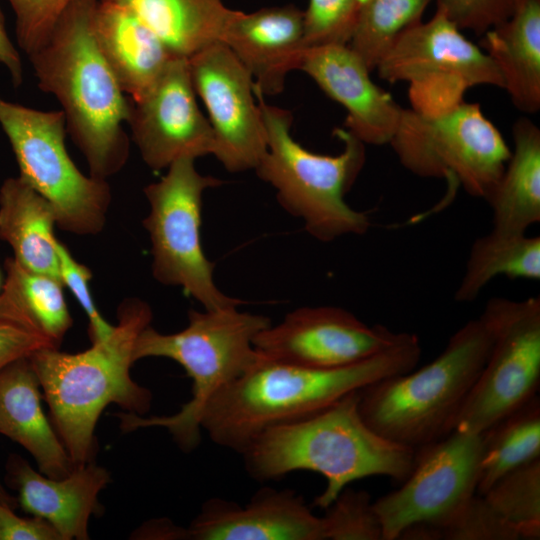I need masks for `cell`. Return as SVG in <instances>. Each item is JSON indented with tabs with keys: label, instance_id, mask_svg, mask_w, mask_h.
Segmentation results:
<instances>
[{
	"label": "cell",
	"instance_id": "484cf974",
	"mask_svg": "<svg viewBox=\"0 0 540 540\" xmlns=\"http://www.w3.org/2000/svg\"><path fill=\"white\" fill-rule=\"evenodd\" d=\"M512 133L514 150L485 201L492 210V229L526 233L540 222V129L520 118Z\"/></svg>",
	"mask_w": 540,
	"mask_h": 540
},
{
	"label": "cell",
	"instance_id": "d4e9b609",
	"mask_svg": "<svg viewBox=\"0 0 540 540\" xmlns=\"http://www.w3.org/2000/svg\"><path fill=\"white\" fill-rule=\"evenodd\" d=\"M116 4L149 28L176 57L189 58L222 41L237 10L223 0H104Z\"/></svg>",
	"mask_w": 540,
	"mask_h": 540
},
{
	"label": "cell",
	"instance_id": "cb8c5ba5",
	"mask_svg": "<svg viewBox=\"0 0 540 540\" xmlns=\"http://www.w3.org/2000/svg\"><path fill=\"white\" fill-rule=\"evenodd\" d=\"M56 225V214L50 202L20 176L3 181L0 239L11 247L13 259L21 266L60 280Z\"/></svg>",
	"mask_w": 540,
	"mask_h": 540
},
{
	"label": "cell",
	"instance_id": "836d02e7",
	"mask_svg": "<svg viewBox=\"0 0 540 540\" xmlns=\"http://www.w3.org/2000/svg\"><path fill=\"white\" fill-rule=\"evenodd\" d=\"M445 540H518L520 536L488 503L475 494L465 501L441 526Z\"/></svg>",
	"mask_w": 540,
	"mask_h": 540
},
{
	"label": "cell",
	"instance_id": "7bdbcfd3",
	"mask_svg": "<svg viewBox=\"0 0 540 540\" xmlns=\"http://www.w3.org/2000/svg\"><path fill=\"white\" fill-rule=\"evenodd\" d=\"M1 286H2V281H1V274H0V289H1Z\"/></svg>",
	"mask_w": 540,
	"mask_h": 540
},
{
	"label": "cell",
	"instance_id": "b9f144b4",
	"mask_svg": "<svg viewBox=\"0 0 540 540\" xmlns=\"http://www.w3.org/2000/svg\"><path fill=\"white\" fill-rule=\"evenodd\" d=\"M0 503L15 509L18 506L16 497L11 496L8 491L4 488L0 480Z\"/></svg>",
	"mask_w": 540,
	"mask_h": 540
},
{
	"label": "cell",
	"instance_id": "7c38bea8",
	"mask_svg": "<svg viewBox=\"0 0 540 540\" xmlns=\"http://www.w3.org/2000/svg\"><path fill=\"white\" fill-rule=\"evenodd\" d=\"M482 314L493 341L453 431L481 434L537 396L540 384V297H494Z\"/></svg>",
	"mask_w": 540,
	"mask_h": 540
},
{
	"label": "cell",
	"instance_id": "44dd1931",
	"mask_svg": "<svg viewBox=\"0 0 540 540\" xmlns=\"http://www.w3.org/2000/svg\"><path fill=\"white\" fill-rule=\"evenodd\" d=\"M41 392L29 358L0 371V434L28 451L41 473L62 478L75 466L43 411Z\"/></svg>",
	"mask_w": 540,
	"mask_h": 540
},
{
	"label": "cell",
	"instance_id": "f546056e",
	"mask_svg": "<svg viewBox=\"0 0 540 540\" xmlns=\"http://www.w3.org/2000/svg\"><path fill=\"white\" fill-rule=\"evenodd\" d=\"M432 0H364L348 46L374 70L397 37L422 15Z\"/></svg>",
	"mask_w": 540,
	"mask_h": 540
},
{
	"label": "cell",
	"instance_id": "4fadbf2b",
	"mask_svg": "<svg viewBox=\"0 0 540 540\" xmlns=\"http://www.w3.org/2000/svg\"><path fill=\"white\" fill-rule=\"evenodd\" d=\"M482 434L452 431L415 449L409 475L399 489L373 502L383 540H396L407 526H440L477 489Z\"/></svg>",
	"mask_w": 540,
	"mask_h": 540
},
{
	"label": "cell",
	"instance_id": "4316f807",
	"mask_svg": "<svg viewBox=\"0 0 540 540\" xmlns=\"http://www.w3.org/2000/svg\"><path fill=\"white\" fill-rule=\"evenodd\" d=\"M0 322L44 337L59 348L73 323L62 282L7 259L0 289Z\"/></svg>",
	"mask_w": 540,
	"mask_h": 540
},
{
	"label": "cell",
	"instance_id": "9a60e30c",
	"mask_svg": "<svg viewBox=\"0 0 540 540\" xmlns=\"http://www.w3.org/2000/svg\"><path fill=\"white\" fill-rule=\"evenodd\" d=\"M188 64L213 130L212 155L232 173L255 169L266 153L267 133L250 73L222 41L193 54Z\"/></svg>",
	"mask_w": 540,
	"mask_h": 540
},
{
	"label": "cell",
	"instance_id": "f35d334b",
	"mask_svg": "<svg viewBox=\"0 0 540 540\" xmlns=\"http://www.w3.org/2000/svg\"><path fill=\"white\" fill-rule=\"evenodd\" d=\"M13 510L0 503V540H61L48 522L20 517Z\"/></svg>",
	"mask_w": 540,
	"mask_h": 540
},
{
	"label": "cell",
	"instance_id": "d590c367",
	"mask_svg": "<svg viewBox=\"0 0 540 540\" xmlns=\"http://www.w3.org/2000/svg\"><path fill=\"white\" fill-rule=\"evenodd\" d=\"M59 277L63 286L68 287L85 312L89 322V336L92 343L105 340L114 326L108 323L95 305L89 289L91 270L78 262L69 249L59 240L56 242Z\"/></svg>",
	"mask_w": 540,
	"mask_h": 540
},
{
	"label": "cell",
	"instance_id": "4dcf8cb0",
	"mask_svg": "<svg viewBox=\"0 0 540 540\" xmlns=\"http://www.w3.org/2000/svg\"><path fill=\"white\" fill-rule=\"evenodd\" d=\"M483 496L520 539L540 538V459L504 474Z\"/></svg>",
	"mask_w": 540,
	"mask_h": 540
},
{
	"label": "cell",
	"instance_id": "e0dca14e",
	"mask_svg": "<svg viewBox=\"0 0 540 540\" xmlns=\"http://www.w3.org/2000/svg\"><path fill=\"white\" fill-rule=\"evenodd\" d=\"M188 540H326L322 517L292 489H260L244 507L211 498L187 527Z\"/></svg>",
	"mask_w": 540,
	"mask_h": 540
},
{
	"label": "cell",
	"instance_id": "d6a6232c",
	"mask_svg": "<svg viewBox=\"0 0 540 540\" xmlns=\"http://www.w3.org/2000/svg\"><path fill=\"white\" fill-rule=\"evenodd\" d=\"M364 0H309L303 11L307 48L348 45Z\"/></svg>",
	"mask_w": 540,
	"mask_h": 540
},
{
	"label": "cell",
	"instance_id": "3957f363",
	"mask_svg": "<svg viewBox=\"0 0 540 540\" xmlns=\"http://www.w3.org/2000/svg\"><path fill=\"white\" fill-rule=\"evenodd\" d=\"M110 336L78 353L48 347L29 359L38 376L53 421L74 466L92 461L95 427L103 410L117 404L125 412L145 415L150 390L130 375L139 334L151 324L152 310L139 298L123 301Z\"/></svg>",
	"mask_w": 540,
	"mask_h": 540
},
{
	"label": "cell",
	"instance_id": "30bf717a",
	"mask_svg": "<svg viewBox=\"0 0 540 540\" xmlns=\"http://www.w3.org/2000/svg\"><path fill=\"white\" fill-rule=\"evenodd\" d=\"M389 144L413 174L446 178L484 200L499 181L511 154L481 106L464 101L435 116L403 108Z\"/></svg>",
	"mask_w": 540,
	"mask_h": 540
},
{
	"label": "cell",
	"instance_id": "d6986e66",
	"mask_svg": "<svg viewBox=\"0 0 540 540\" xmlns=\"http://www.w3.org/2000/svg\"><path fill=\"white\" fill-rule=\"evenodd\" d=\"M6 481L17 493L18 506L48 522L61 540H87L90 517L100 510L98 495L110 482V473L89 461L65 477L52 478L36 471L21 456L11 454Z\"/></svg>",
	"mask_w": 540,
	"mask_h": 540
},
{
	"label": "cell",
	"instance_id": "5b68a950",
	"mask_svg": "<svg viewBox=\"0 0 540 540\" xmlns=\"http://www.w3.org/2000/svg\"><path fill=\"white\" fill-rule=\"evenodd\" d=\"M271 319L238 310V307L203 311L190 309L187 326L164 334L151 325L138 336L134 362L146 357L169 358L180 364L192 379V397L173 415L148 416L117 413L123 432L161 427L168 430L184 452L201 441L204 408L222 388L247 372L260 358L254 337L271 325Z\"/></svg>",
	"mask_w": 540,
	"mask_h": 540
},
{
	"label": "cell",
	"instance_id": "83f0119b",
	"mask_svg": "<svg viewBox=\"0 0 540 540\" xmlns=\"http://www.w3.org/2000/svg\"><path fill=\"white\" fill-rule=\"evenodd\" d=\"M540 279V237L492 229L471 245L464 274L455 291L459 303L474 301L495 277Z\"/></svg>",
	"mask_w": 540,
	"mask_h": 540
},
{
	"label": "cell",
	"instance_id": "603a6c76",
	"mask_svg": "<svg viewBox=\"0 0 540 540\" xmlns=\"http://www.w3.org/2000/svg\"><path fill=\"white\" fill-rule=\"evenodd\" d=\"M512 103L525 113L540 109V0H521L513 15L482 35Z\"/></svg>",
	"mask_w": 540,
	"mask_h": 540
},
{
	"label": "cell",
	"instance_id": "e575fe53",
	"mask_svg": "<svg viewBox=\"0 0 540 540\" xmlns=\"http://www.w3.org/2000/svg\"><path fill=\"white\" fill-rule=\"evenodd\" d=\"M15 15L18 46L27 55L46 40L56 21L73 0H7Z\"/></svg>",
	"mask_w": 540,
	"mask_h": 540
},
{
	"label": "cell",
	"instance_id": "5bb4252c",
	"mask_svg": "<svg viewBox=\"0 0 540 540\" xmlns=\"http://www.w3.org/2000/svg\"><path fill=\"white\" fill-rule=\"evenodd\" d=\"M415 334L367 325L336 306L300 307L253 340L264 358L309 368H339L369 359L410 340Z\"/></svg>",
	"mask_w": 540,
	"mask_h": 540
},
{
	"label": "cell",
	"instance_id": "ba28073f",
	"mask_svg": "<svg viewBox=\"0 0 540 540\" xmlns=\"http://www.w3.org/2000/svg\"><path fill=\"white\" fill-rule=\"evenodd\" d=\"M222 183L198 172L194 159L182 158L160 180L144 188L150 209L143 226L151 242L153 277L163 285L181 287L208 310L245 303L218 288L215 263L201 244L203 193Z\"/></svg>",
	"mask_w": 540,
	"mask_h": 540
},
{
	"label": "cell",
	"instance_id": "8992f818",
	"mask_svg": "<svg viewBox=\"0 0 540 540\" xmlns=\"http://www.w3.org/2000/svg\"><path fill=\"white\" fill-rule=\"evenodd\" d=\"M492 341L490 323L481 313L460 327L429 364L361 389L360 415L381 436L413 449L445 437L453 431Z\"/></svg>",
	"mask_w": 540,
	"mask_h": 540
},
{
	"label": "cell",
	"instance_id": "ffe728a7",
	"mask_svg": "<svg viewBox=\"0 0 540 540\" xmlns=\"http://www.w3.org/2000/svg\"><path fill=\"white\" fill-rule=\"evenodd\" d=\"M222 42L250 73L255 90L263 96L277 95L286 76L299 69L307 49L303 11L292 4L251 13L237 10Z\"/></svg>",
	"mask_w": 540,
	"mask_h": 540
},
{
	"label": "cell",
	"instance_id": "ab89813d",
	"mask_svg": "<svg viewBox=\"0 0 540 540\" xmlns=\"http://www.w3.org/2000/svg\"><path fill=\"white\" fill-rule=\"evenodd\" d=\"M0 64L3 65L11 78L14 87L23 82V64L17 47L11 41L6 29L5 18L0 7Z\"/></svg>",
	"mask_w": 540,
	"mask_h": 540
},
{
	"label": "cell",
	"instance_id": "f1b7e54d",
	"mask_svg": "<svg viewBox=\"0 0 540 540\" xmlns=\"http://www.w3.org/2000/svg\"><path fill=\"white\" fill-rule=\"evenodd\" d=\"M482 434V455L476 491L485 492L509 471L540 459V399L508 414Z\"/></svg>",
	"mask_w": 540,
	"mask_h": 540
},
{
	"label": "cell",
	"instance_id": "2e32d148",
	"mask_svg": "<svg viewBox=\"0 0 540 540\" xmlns=\"http://www.w3.org/2000/svg\"><path fill=\"white\" fill-rule=\"evenodd\" d=\"M127 124L153 170L182 158L212 155L213 130L198 107L187 58L174 57L151 88L132 101Z\"/></svg>",
	"mask_w": 540,
	"mask_h": 540
},
{
	"label": "cell",
	"instance_id": "8d00e7d4",
	"mask_svg": "<svg viewBox=\"0 0 540 540\" xmlns=\"http://www.w3.org/2000/svg\"><path fill=\"white\" fill-rule=\"evenodd\" d=\"M521 0H436L441 11L460 30L483 35L508 20Z\"/></svg>",
	"mask_w": 540,
	"mask_h": 540
},
{
	"label": "cell",
	"instance_id": "ac0fdd59",
	"mask_svg": "<svg viewBox=\"0 0 540 540\" xmlns=\"http://www.w3.org/2000/svg\"><path fill=\"white\" fill-rule=\"evenodd\" d=\"M299 69L347 110V131L364 144H389L403 108L371 80V71L348 45L307 48Z\"/></svg>",
	"mask_w": 540,
	"mask_h": 540
},
{
	"label": "cell",
	"instance_id": "74e56055",
	"mask_svg": "<svg viewBox=\"0 0 540 540\" xmlns=\"http://www.w3.org/2000/svg\"><path fill=\"white\" fill-rule=\"evenodd\" d=\"M48 347L54 346L44 337L0 322V371L11 363L29 358L36 351Z\"/></svg>",
	"mask_w": 540,
	"mask_h": 540
},
{
	"label": "cell",
	"instance_id": "1f68e13d",
	"mask_svg": "<svg viewBox=\"0 0 540 540\" xmlns=\"http://www.w3.org/2000/svg\"><path fill=\"white\" fill-rule=\"evenodd\" d=\"M322 518L326 540H383L381 522L364 490L345 487Z\"/></svg>",
	"mask_w": 540,
	"mask_h": 540
},
{
	"label": "cell",
	"instance_id": "60d3db41",
	"mask_svg": "<svg viewBox=\"0 0 540 540\" xmlns=\"http://www.w3.org/2000/svg\"><path fill=\"white\" fill-rule=\"evenodd\" d=\"M133 538L158 540L188 539L187 528L179 527L166 519L152 520L135 531Z\"/></svg>",
	"mask_w": 540,
	"mask_h": 540
},
{
	"label": "cell",
	"instance_id": "8fae6325",
	"mask_svg": "<svg viewBox=\"0 0 540 540\" xmlns=\"http://www.w3.org/2000/svg\"><path fill=\"white\" fill-rule=\"evenodd\" d=\"M375 69L390 83L407 82L411 109L425 116L453 109L474 86L503 89L491 58L439 10L403 31Z\"/></svg>",
	"mask_w": 540,
	"mask_h": 540
},
{
	"label": "cell",
	"instance_id": "6da1fadb",
	"mask_svg": "<svg viewBox=\"0 0 540 540\" xmlns=\"http://www.w3.org/2000/svg\"><path fill=\"white\" fill-rule=\"evenodd\" d=\"M420 355L416 334L369 359L339 368L284 364L260 354L247 372L211 398L201 428L212 442L241 454L269 428L309 417L349 393L413 370Z\"/></svg>",
	"mask_w": 540,
	"mask_h": 540
},
{
	"label": "cell",
	"instance_id": "52a82bcc",
	"mask_svg": "<svg viewBox=\"0 0 540 540\" xmlns=\"http://www.w3.org/2000/svg\"><path fill=\"white\" fill-rule=\"evenodd\" d=\"M254 93L267 133L266 153L254 170L275 189L280 206L301 219L305 231L321 242L366 233L369 216L345 201L365 164V144L345 128H337L334 134L343 143L339 154L309 151L291 135V112L268 104L255 89Z\"/></svg>",
	"mask_w": 540,
	"mask_h": 540
},
{
	"label": "cell",
	"instance_id": "7a4b0ae2",
	"mask_svg": "<svg viewBox=\"0 0 540 540\" xmlns=\"http://www.w3.org/2000/svg\"><path fill=\"white\" fill-rule=\"evenodd\" d=\"M98 0H73L46 40L28 55L39 88L60 103L66 130L84 155L89 175L108 180L129 157L126 96L96 43Z\"/></svg>",
	"mask_w": 540,
	"mask_h": 540
},
{
	"label": "cell",
	"instance_id": "277c9868",
	"mask_svg": "<svg viewBox=\"0 0 540 540\" xmlns=\"http://www.w3.org/2000/svg\"><path fill=\"white\" fill-rule=\"evenodd\" d=\"M359 391L301 420L269 428L241 453L247 473L259 482L299 470L321 474L324 491L313 506L326 509L350 483L369 476L402 482L415 449L375 432L358 409Z\"/></svg>",
	"mask_w": 540,
	"mask_h": 540
},
{
	"label": "cell",
	"instance_id": "9c48e42d",
	"mask_svg": "<svg viewBox=\"0 0 540 540\" xmlns=\"http://www.w3.org/2000/svg\"><path fill=\"white\" fill-rule=\"evenodd\" d=\"M0 126L19 176L54 208L57 226L77 235L102 231L111 202L107 180L84 175L65 147L62 110L41 111L0 96Z\"/></svg>",
	"mask_w": 540,
	"mask_h": 540
},
{
	"label": "cell",
	"instance_id": "7402d4cb",
	"mask_svg": "<svg viewBox=\"0 0 540 540\" xmlns=\"http://www.w3.org/2000/svg\"><path fill=\"white\" fill-rule=\"evenodd\" d=\"M93 32L105 61L132 101L139 100L176 57L134 15L104 0L96 4Z\"/></svg>",
	"mask_w": 540,
	"mask_h": 540
}]
</instances>
